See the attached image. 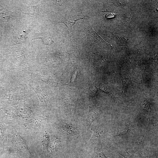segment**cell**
<instances>
[{"instance_id":"1","label":"cell","mask_w":158,"mask_h":158,"mask_svg":"<svg viewBox=\"0 0 158 158\" xmlns=\"http://www.w3.org/2000/svg\"><path fill=\"white\" fill-rule=\"evenodd\" d=\"M92 130L93 132V135L88 142V145L95 147L100 146L103 133L102 128L97 126Z\"/></svg>"},{"instance_id":"2","label":"cell","mask_w":158,"mask_h":158,"mask_svg":"<svg viewBox=\"0 0 158 158\" xmlns=\"http://www.w3.org/2000/svg\"><path fill=\"white\" fill-rule=\"evenodd\" d=\"M101 113L100 109L97 107L90 108L88 116L85 122L87 130H88L92 123L98 117Z\"/></svg>"},{"instance_id":"3","label":"cell","mask_w":158,"mask_h":158,"mask_svg":"<svg viewBox=\"0 0 158 158\" xmlns=\"http://www.w3.org/2000/svg\"><path fill=\"white\" fill-rule=\"evenodd\" d=\"M77 17L75 16L74 18H68L67 19L63 20L62 23H64L68 28H71L77 20L84 19V17L82 16Z\"/></svg>"},{"instance_id":"4","label":"cell","mask_w":158,"mask_h":158,"mask_svg":"<svg viewBox=\"0 0 158 158\" xmlns=\"http://www.w3.org/2000/svg\"><path fill=\"white\" fill-rule=\"evenodd\" d=\"M37 38L41 39L43 43L45 45H50L52 44L53 41L51 37L48 35L44 33L37 34L36 36Z\"/></svg>"},{"instance_id":"5","label":"cell","mask_w":158,"mask_h":158,"mask_svg":"<svg viewBox=\"0 0 158 158\" xmlns=\"http://www.w3.org/2000/svg\"><path fill=\"white\" fill-rule=\"evenodd\" d=\"M91 158H108L107 157L103 152H94L92 154Z\"/></svg>"},{"instance_id":"6","label":"cell","mask_w":158,"mask_h":158,"mask_svg":"<svg viewBox=\"0 0 158 158\" xmlns=\"http://www.w3.org/2000/svg\"><path fill=\"white\" fill-rule=\"evenodd\" d=\"M100 88H99L100 90H101L103 92L106 93H108L111 94L112 95L110 91V90L108 87L106 86L105 85H102L100 86Z\"/></svg>"},{"instance_id":"7","label":"cell","mask_w":158,"mask_h":158,"mask_svg":"<svg viewBox=\"0 0 158 158\" xmlns=\"http://www.w3.org/2000/svg\"><path fill=\"white\" fill-rule=\"evenodd\" d=\"M123 86H124V87H126L127 86L129 85L130 83V79L129 78H126L125 80L122 81Z\"/></svg>"},{"instance_id":"8","label":"cell","mask_w":158,"mask_h":158,"mask_svg":"<svg viewBox=\"0 0 158 158\" xmlns=\"http://www.w3.org/2000/svg\"><path fill=\"white\" fill-rule=\"evenodd\" d=\"M37 7L35 6L29 9L28 11V13L31 14L33 13H37Z\"/></svg>"},{"instance_id":"9","label":"cell","mask_w":158,"mask_h":158,"mask_svg":"<svg viewBox=\"0 0 158 158\" xmlns=\"http://www.w3.org/2000/svg\"><path fill=\"white\" fill-rule=\"evenodd\" d=\"M77 72V71L75 72L72 75V77L71 78V82H73L74 81V80L75 79V78L76 76Z\"/></svg>"},{"instance_id":"10","label":"cell","mask_w":158,"mask_h":158,"mask_svg":"<svg viewBox=\"0 0 158 158\" xmlns=\"http://www.w3.org/2000/svg\"><path fill=\"white\" fill-rule=\"evenodd\" d=\"M114 15L111 13H108L106 16V17L107 18H111L114 17Z\"/></svg>"},{"instance_id":"11","label":"cell","mask_w":158,"mask_h":158,"mask_svg":"<svg viewBox=\"0 0 158 158\" xmlns=\"http://www.w3.org/2000/svg\"><path fill=\"white\" fill-rule=\"evenodd\" d=\"M117 152L119 154H120L121 156H122L123 157H124V158H128L127 157H126V156H125L124 154H122V153H121V152Z\"/></svg>"}]
</instances>
